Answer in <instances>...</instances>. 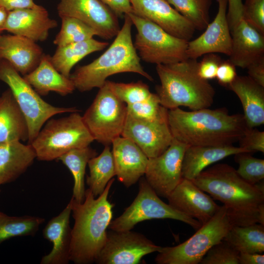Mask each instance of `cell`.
Returning <instances> with one entry per match:
<instances>
[{
  "label": "cell",
  "instance_id": "1",
  "mask_svg": "<svg viewBox=\"0 0 264 264\" xmlns=\"http://www.w3.org/2000/svg\"><path fill=\"white\" fill-rule=\"evenodd\" d=\"M192 181L204 192L223 204L233 225H264V184L242 179L226 163L214 165Z\"/></svg>",
  "mask_w": 264,
  "mask_h": 264
},
{
  "label": "cell",
  "instance_id": "2",
  "mask_svg": "<svg viewBox=\"0 0 264 264\" xmlns=\"http://www.w3.org/2000/svg\"><path fill=\"white\" fill-rule=\"evenodd\" d=\"M168 119L174 138L189 146L232 145L248 128L243 114H230L224 108L191 111L176 108L168 110Z\"/></svg>",
  "mask_w": 264,
  "mask_h": 264
},
{
  "label": "cell",
  "instance_id": "3",
  "mask_svg": "<svg viewBox=\"0 0 264 264\" xmlns=\"http://www.w3.org/2000/svg\"><path fill=\"white\" fill-rule=\"evenodd\" d=\"M114 181L112 178L104 191L95 197L88 188L82 203L72 198L71 213L74 219L72 228L69 260L76 264L95 262L106 240L107 228L112 220L113 204L108 199Z\"/></svg>",
  "mask_w": 264,
  "mask_h": 264
},
{
  "label": "cell",
  "instance_id": "4",
  "mask_svg": "<svg viewBox=\"0 0 264 264\" xmlns=\"http://www.w3.org/2000/svg\"><path fill=\"white\" fill-rule=\"evenodd\" d=\"M124 17V24L108 49L92 62L78 67L70 74L69 78L75 89L85 92L95 88H99L109 76L124 72L138 73L153 81L141 66L132 41V22L128 14Z\"/></svg>",
  "mask_w": 264,
  "mask_h": 264
},
{
  "label": "cell",
  "instance_id": "5",
  "mask_svg": "<svg viewBox=\"0 0 264 264\" xmlns=\"http://www.w3.org/2000/svg\"><path fill=\"white\" fill-rule=\"evenodd\" d=\"M197 59H187L168 65H156L160 85L156 88L160 105L168 110L183 106L191 110L210 107L215 90L201 78Z\"/></svg>",
  "mask_w": 264,
  "mask_h": 264
},
{
  "label": "cell",
  "instance_id": "6",
  "mask_svg": "<svg viewBox=\"0 0 264 264\" xmlns=\"http://www.w3.org/2000/svg\"><path fill=\"white\" fill-rule=\"evenodd\" d=\"M94 140L77 111L66 117L48 119L30 144L38 160L51 161L71 150L89 146Z\"/></svg>",
  "mask_w": 264,
  "mask_h": 264
},
{
  "label": "cell",
  "instance_id": "7",
  "mask_svg": "<svg viewBox=\"0 0 264 264\" xmlns=\"http://www.w3.org/2000/svg\"><path fill=\"white\" fill-rule=\"evenodd\" d=\"M233 225L226 209L220 206L215 215L182 243L175 246L162 247L157 252V264H198L209 249L223 240Z\"/></svg>",
  "mask_w": 264,
  "mask_h": 264
},
{
  "label": "cell",
  "instance_id": "8",
  "mask_svg": "<svg viewBox=\"0 0 264 264\" xmlns=\"http://www.w3.org/2000/svg\"><path fill=\"white\" fill-rule=\"evenodd\" d=\"M0 80L8 86L26 119L29 144L51 117L58 114L79 111L75 107H57L45 102L23 77L4 60H0Z\"/></svg>",
  "mask_w": 264,
  "mask_h": 264
},
{
  "label": "cell",
  "instance_id": "9",
  "mask_svg": "<svg viewBox=\"0 0 264 264\" xmlns=\"http://www.w3.org/2000/svg\"><path fill=\"white\" fill-rule=\"evenodd\" d=\"M128 15L137 29L133 45L140 59L156 65H168L188 59V41L170 34L133 13Z\"/></svg>",
  "mask_w": 264,
  "mask_h": 264
},
{
  "label": "cell",
  "instance_id": "10",
  "mask_svg": "<svg viewBox=\"0 0 264 264\" xmlns=\"http://www.w3.org/2000/svg\"><path fill=\"white\" fill-rule=\"evenodd\" d=\"M138 194L130 206L119 217L110 222L109 228L113 231L132 230L137 223L146 220L170 219L185 223L195 230L202 224L197 220L179 212L163 202L145 178H140Z\"/></svg>",
  "mask_w": 264,
  "mask_h": 264
},
{
  "label": "cell",
  "instance_id": "11",
  "mask_svg": "<svg viewBox=\"0 0 264 264\" xmlns=\"http://www.w3.org/2000/svg\"><path fill=\"white\" fill-rule=\"evenodd\" d=\"M127 115L126 105L105 82L82 118L94 140L110 146L121 136Z\"/></svg>",
  "mask_w": 264,
  "mask_h": 264
},
{
  "label": "cell",
  "instance_id": "12",
  "mask_svg": "<svg viewBox=\"0 0 264 264\" xmlns=\"http://www.w3.org/2000/svg\"><path fill=\"white\" fill-rule=\"evenodd\" d=\"M164 107L154 119L134 117L127 113L121 136L135 143L148 158L157 156L169 147L174 137Z\"/></svg>",
  "mask_w": 264,
  "mask_h": 264
},
{
  "label": "cell",
  "instance_id": "13",
  "mask_svg": "<svg viewBox=\"0 0 264 264\" xmlns=\"http://www.w3.org/2000/svg\"><path fill=\"white\" fill-rule=\"evenodd\" d=\"M161 246L142 234L131 230L107 231L105 243L95 262L98 264H137Z\"/></svg>",
  "mask_w": 264,
  "mask_h": 264
},
{
  "label": "cell",
  "instance_id": "14",
  "mask_svg": "<svg viewBox=\"0 0 264 264\" xmlns=\"http://www.w3.org/2000/svg\"><path fill=\"white\" fill-rule=\"evenodd\" d=\"M188 146L174 138L163 153L148 158L145 178L158 196L167 198L181 180L183 158Z\"/></svg>",
  "mask_w": 264,
  "mask_h": 264
},
{
  "label": "cell",
  "instance_id": "15",
  "mask_svg": "<svg viewBox=\"0 0 264 264\" xmlns=\"http://www.w3.org/2000/svg\"><path fill=\"white\" fill-rule=\"evenodd\" d=\"M57 9L60 18L78 19L105 40L115 37L120 30L117 16L100 0H59Z\"/></svg>",
  "mask_w": 264,
  "mask_h": 264
},
{
  "label": "cell",
  "instance_id": "16",
  "mask_svg": "<svg viewBox=\"0 0 264 264\" xmlns=\"http://www.w3.org/2000/svg\"><path fill=\"white\" fill-rule=\"evenodd\" d=\"M218 11L214 20L197 38L189 41L186 50L187 58L197 59L208 53H220L229 56L232 37L227 19V0H217Z\"/></svg>",
  "mask_w": 264,
  "mask_h": 264
},
{
  "label": "cell",
  "instance_id": "17",
  "mask_svg": "<svg viewBox=\"0 0 264 264\" xmlns=\"http://www.w3.org/2000/svg\"><path fill=\"white\" fill-rule=\"evenodd\" d=\"M133 13L147 19L167 33L189 41L195 28L166 0H129Z\"/></svg>",
  "mask_w": 264,
  "mask_h": 264
},
{
  "label": "cell",
  "instance_id": "18",
  "mask_svg": "<svg viewBox=\"0 0 264 264\" xmlns=\"http://www.w3.org/2000/svg\"><path fill=\"white\" fill-rule=\"evenodd\" d=\"M166 198L174 208L201 224L207 222L220 207L191 180L184 178Z\"/></svg>",
  "mask_w": 264,
  "mask_h": 264
},
{
  "label": "cell",
  "instance_id": "19",
  "mask_svg": "<svg viewBox=\"0 0 264 264\" xmlns=\"http://www.w3.org/2000/svg\"><path fill=\"white\" fill-rule=\"evenodd\" d=\"M57 25V22L50 18L46 9L37 4L32 8L8 12L5 31L35 42H44L48 38L49 31Z\"/></svg>",
  "mask_w": 264,
  "mask_h": 264
},
{
  "label": "cell",
  "instance_id": "20",
  "mask_svg": "<svg viewBox=\"0 0 264 264\" xmlns=\"http://www.w3.org/2000/svg\"><path fill=\"white\" fill-rule=\"evenodd\" d=\"M111 144L115 176L120 182L129 188L144 176L149 158L128 138L120 136Z\"/></svg>",
  "mask_w": 264,
  "mask_h": 264
},
{
  "label": "cell",
  "instance_id": "21",
  "mask_svg": "<svg viewBox=\"0 0 264 264\" xmlns=\"http://www.w3.org/2000/svg\"><path fill=\"white\" fill-rule=\"evenodd\" d=\"M230 32L232 47L229 60L236 66L246 68L264 59V35L242 18Z\"/></svg>",
  "mask_w": 264,
  "mask_h": 264
},
{
  "label": "cell",
  "instance_id": "22",
  "mask_svg": "<svg viewBox=\"0 0 264 264\" xmlns=\"http://www.w3.org/2000/svg\"><path fill=\"white\" fill-rule=\"evenodd\" d=\"M44 54L42 48L29 39L12 34L0 35V60L7 61L23 76L37 66Z\"/></svg>",
  "mask_w": 264,
  "mask_h": 264
},
{
  "label": "cell",
  "instance_id": "23",
  "mask_svg": "<svg viewBox=\"0 0 264 264\" xmlns=\"http://www.w3.org/2000/svg\"><path fill=\"white\" fill-rule=\"evenodd\" d=\"M71 203L70 201L65 209L51 219L43 230L44 237L52 243V248L43 256L41 264H66L70 261L69 251L72 228L70 226Z\"/></svg>",
  "mask_w": 264,
  "mask_h": 264
},
{
  "label": "cell",
  "instance_id": "24",
  "mask_svg": "<svg viewBox=\"0 0 264 264\" xmlns=\"http://www.w3.org/2000/svg\"><path fill=\"white\" fill-rule=\"evenodd\" d=\"M238 97L243 108V116L249 128L264 124V87L249 76L237 75L227 87Z\"/></svg>",
  "mask_w": 264,
  "mask_h": 264
},
{
  "label": "cell",
  "instance_id": "25",
  "mask_svg": "<svg viewBox=\"0 0 264 264\" xmlns=\"http://www.w3.org/2000/svg\"><path fill=\"white\" fill-rule=\"evenodd\" d=\"M243 152L248 153L233 145L188 146L183 158L182 177L192 180L209 165L230 155Z\"/></svg>",
  "mask_w": 264,
  "mask_h": 264
},
{
  "label": "cell",
  "instance_id": "26",
  "mask_svg": "<svg viewBox=\"0 0 264 264\" xmlns=\"http://www.w3.org/2000/svg\"><path fill=\"white\" fill-rule=\"evenodd\" d=\"M23 77L40 95L54 91L66 96L75 89L70 78L59 72L52 63L51 56L44 53L37 66Z\"/></svg>",
  "mask_w": 264,
  "mask_h": 264
},
{
  "label": "cell",
  "instance_id": "27",
  "mask_svg": "<svg viewBox=\"0 0 264 264\" xmlns=\"http://www.w3.org/2000/svg\"><path fill=\"white\" fill-rule=\"evenodd\" d=\"M28 139L26 119L9 88L0 96V144Z\"/></svg>",
  "mask_w": 264,
  "mask_h": 264
},
{
  "label": "cell",
  "instance_id": "28",
  "mask_svg": "<svg viewBox=\"0 0 264 264\" xmlns=\"http://www.w3.org/2000/svg\"><path fill=\"white\" fill-rule=\"evenodd\" d=\"M36 158L31 144L25 145L21 141L0 144V185L16 179Z\"/></svg>",
  "mask_w": 264,
  "mask_h": 264
},
{
  "label": "cell",
  "instance_id": "29",
  "mask_svg": "<svg viewBox=\"0 0 264 264\" xmlns=\"http://www.w3.org/2000/svg\"><path fill=\"white\" fill-rule=\"evenodd\" d=\"M109 44L93 38L57 46L51 62L55 68L64 76L69 77L73 67L88 54L105 48Z\"/></svg>",
  "mask_w": 264,
  "mask_h": 264
},
{
  "label": "cell",
  "instance_id": "30",
  "mask_svg": "<svg viewBox=\"0 0 264 264\" xmlns=\"http://www.w3.org/2000/svg\"><path fill=\"white\" fill-rule=\"evenodd\" d=\"M96 151L89 146L71 150L59 157L60 160L71 173L74 179L72 198L82 203L85 198V176L88 161L97 155Z\"/></svg>",
  "mask_w": 264,
  "mask_h": 264
},
{
  "label": "cell",
  "instance_id": "31",
  "mask_svg": "<svg viewBox=\"0 0 264 264\" xmlns=\"http://www.w3.org/2000/svg\"><path fill=\"white\" fill-rule=\"evenodd\" d=\"M89 174L86 182L95 197L105 190L109 182L116 175L111 151L109 145L105 146L99 155L91 158L88 163Z\"/></svg>",
  "mask_w": 264,
  "mask_h": 264
},
{
  "label": "cell",
  "instance_id": "32",
  "mask_svg": "<svg viewBox=\"0 0 264 264\" xmlns=\"http://www.w3.org/2000/svg\"><path fill=\"white\" fill-rule=\"evenodd\" d=\"M223 240L240 252L262 253L264 251V225L254 223L233 225Z\"/></svg>",
  "mask_w": 264,
  "mask_h": 264
},
{
  "label": "cell",
  "instance_id": "33",
  "mask_svg": "<svg viewBox=\"0 0 264 264\" xmlns=\"http://www.w3.org/2000/svg\"><path fill=\"white\" fill-rule=\"evenodd\" d=\"M44 221L38 217L9 216L0 212V244L13 237L35 235Z\"/></svg>",
  "mask_w": 264,
  "mask_h": 264
},
{
  "label": "cell",
  "instance_id": "34",
  "mask_svg": "<svg viewBox=\"0 0 264 264\" xmlns=\"http://www.w3.org/2000/svg\"><path fill=\"white\" fill-rule=\"evenodd\" d=\"M190 22L195 29H205L209 23L212 0H166Z\"/></svg>",
  "mask_w": 264,
  "mask_h": 264
},
{
  "label": "cell",
  "instance_id": "35",
  "mask_svg": "<svg viewBox=\"0 0 264 264\" xmlns=\"http://www.w3.org/2000/svg\"><path fill=\"white\" fill-rule=\"evenodd\" d=\"M60 18L61 27L53 41L57 46L82 42L97 36L93 28L78 19L66 16Z\"/></svg>",
  "mask_w": 264,
  "mask_h": 264
},
{
  "label": "cell",
  "instance_id": "36",
  "mask_svg": "<svg viewBox=\"0 0 264 264\" xmlns=\"http://www.w3.org/2000/svg\"><path fill=\"white\" fill-rule=\"evenodd\" d=\"M106 83L113 93L126 105L145 100L152 94L149 87L141 81L123 83L107 80Z\"/></svg>",
  "mask_w": 264,
  "mask_h": 264
},
{
  "label": "cell",
  "instance_id": "37",
  "mask_svg": "<svg viewBox=\"0 0 264 264\" xmlns=\"http://www.w3.org/2000/svg\"><path fill=\"white\" fill-rule=\"evenodd\" d=\"M239 166L238 174L247 182L256 184L264 180V160L253 157L249 153L243 152L234 154Z\"/></svg>",
  "mask_w": 264,
  "mask_h": 264
},
{
  "label": "cell",
  "instance_id": "38",
  "mask_svg": "<svg viewBox=\"0 0 264 264\" xmlns=\"http://www.w3.org/2000/svg\"><path fill=\"white\" fill-rule=\"evenodd\" d=\"M240 252L222 240L207 252L201 264H239Z\"/></svg>",
  "mask_w": 264,
  "mask_h": 264
},
{
  "label": "cell",
  "instance_id": "39",
  "mask_svg": "<svg viewBox=\"0 0 264 264\" xmlns=\"http://www.w3.org/2000/svg\"><path fill=\"white\" fill-rule=\"evenodd\" d=\"M126 106L128 114L134 117L150 120L156 118L163 107L157 94L153 93L145 100Z\"/></svg>",
  "mask_w": 264,
  "mask_h": 264
},
{
  "label": "cell",
  "instance_id": "40",
  "mask_svg": "<svg viewBox=\"0 0 264 264\" xmlns=\"http://www.w3.org/2000/svg\"><path fill=\"white\" fill-rule=\"evenodd\" d=\"M242 19L264 35V0H245Z\"/></svg>",
  "mask_w": 264,
  "mask_h": 264
},
{
  "label": "cell",
  "instance_id": "41",
  "mask_svg": "<svg viewBox=\"0 0 264 264\" xmlns=\"http://www.w3.org/2000/svg\"><path fill=\"white\" fill-rule=\"evenodd\" d=\"M240 147L248 153H264V132L255 128L248 127L239 141Z\"/></svg>",
  "mask_w": 264,
  "mask_h": 264
},
{
  "label": "cell",
  "instance_id": "42",
  "mask_svg": "<svg viewBox=\"0 0 264 264\" xmlns=\"http://www.w3.org/2000/svg\"><path fill=\"white\" fill-rule=\"evenodd\" d=\"M203 56L202 60L198 62L199 76L206 80L216 78L218 67L222 60L216 53H208Z\"/></svg>",
  "mask_w": 264,
  "mask_h": 264
},
{
  "label": "cell",
  "instance_id": "43",
  "mask_svg": "<svg viewBox=\"0 0 264 264\" xmlns=\"http://www.w3.org/2000/svg\"><path fill=\"white\" fill-rule=\"evenodd\" d=\"M237 75L236 66L228 59L221 61L218 67L216 78L220 85L228 87Z\"/></svg>",
  "mask_w": 264,
  "mask_h": 264
},
{
  "label": "cell",
  "instance_id": "44",
  "mask_svg": "<svg viewBox=\"0 0 264 264\" xmlns=\"http://www.w3.org/2000/svg\"><path fill=\"white\" fill-rule=\"evenodd\" d=\"M227 19L231 30L242 18V0H227Z\"/></svg>",
  "mask_w": 264,
  "mask_h": 264
},
{
  "label": "cell",
  "instance_id": "45",
  "mask_svg": "<svg viewBox=\"0 0 264 264\" xmlns=\"http://www.w3.org/2000/svg\"><path fill=\"white\" fill-rule=\"evenodd\" d=\"M106 4L117 16L122 18L126 14L133 13L129 0H100Z\"/></svg>",
  "mask_w": 264,
  "mask_h": 264
},
{
  "label": "cell",
  "instance_id": "46",
  "mask_svg": "<svg viewBox=\"0 0 264 264\" xmlns=\"http://www.w3.org/2000/svg\"><path fill=\"white\" fill-rule=\"evenodd\" d=\"M246 68L248 76L257 83L264 87V59L251 64Z\"/></svg>",
  "mask_w": 264,
  "mask_h": 264
},
{
  "label": "cell",
  "instance_id": "47",
  "mask_svg": "<svg viewBox=\"0 0 264 264\" xmlns=\"http://www.w3.org/2000/svg\"><path fill=\"white\" fill-rule=\"evenodd\" d=\"M36 5L33 0H0V6L8 12L19 9L32 8Z\"/></svg>",
  "mask_w": 264,
  "mask_h": 264
},
{
  "label": "cell",
  "instance_id": "48",
  "mask_svg": "<svg viewBox=\"0 0 264 264\" xmlns=\"http://www.w3.org/2000/svg\"><path fill=\"white\" fill-rule=\"evenodd\" d=\"M239 261V264H264V255L262 253L240 252Z\"/></svg>",
  "mask_w": 264,
  "mask_h": 264
},
{
  "label": "cell",
  "instance_id": "49",
  "mask_svg": "<svg viewBox=\"0 0 264 264\" xmlns=\"http://www.w3.org/2000/svg\"><path fill=\"white\" fill-rule=\"evenodd\" d=\"M8 11L0 6V35L5 31V25Z\"/></svg>",
  "mask_w": 264,
  "mask_h": 264
},
{
  "label": "cell",
  "instance_id": "50",
  "mask_svg": "<svg viewBox=\"0 0 264 264\" xmlns=\"http://www.w3.org/2000/svg\"></svg>",
  "mask_w": 264,
  "mask_h": 264
}]
</instances>
